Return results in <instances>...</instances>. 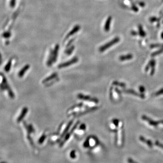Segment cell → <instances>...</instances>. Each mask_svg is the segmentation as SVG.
<instances>
[{"label":"cell","instance_id":"1","mask_svg":"<svg viewBox=\"0 0 163 163\" xmlns=\"http://www.w3.org/2000/svg\"><path fill=\"white\" fill-rule=\"evenodd\" d=\"M120 40V39L117 37L116 38H114L112 40H111V41L107 43L106 44H105L102 46H101L99 49V50L100 52H103L105 51L106 50L108 49L109 48L111 47L112 46L115 45L117 43H118Z\"/></svg>","mask_w":163,"mask_h":163},{"label":"cell","instance_id":"2","mask_svg":"<svg viewBox=\"0 0 163 163\" xmlns=\"http://www.w3.org/2000/svg\"><path fill=\"white\" fill-rule=\"evenodd\" d=\"M78 61V58L77 57H75L73 58V59H71V60L65 62V63H64L62 64H60L58 68L59 69H62V68H66L67 67L69 66H70L72 64H75L76 63H77Z\"/></svg>","mask_w":163,"mask_h":163},{"label":"cell","instance_id":"3","mask_svg":"<svg viewBox=\"0 0 163 163\" xmlns=\"http://www.w3.org/2000/svg\"><path fill=\"white\" fill-rule=\"evenodd\" d=\"M80 28V26H79V25H76L75 26L73 27V28L69 32V33L68 34V35H67L66 37L65 38V40L68 39L69 37H70L71 36H73L74 34L76 33L78 31H79Z\"/></svg>","mask_w":163,"mask_h":163},{"label":"cell","instance_id":"4","mask_svg":"<svg viewBox=\"0 0 163 163\" xmlns=\"http://www.w3.org/2000/svg\"><path fill=\"white\" fill-rule=\"evenodd\" d=\"M142 119L144 120H145L147 121H148L149 125H152V126H157L158 124L163 123V121H153V120H151L149 118L147 117L146 116H142Z\"/></svg>","mask_w":163,"mask_h":163},{"label":"cell","instance_id":"5","mask_svg":"<svg viewBox=\"0 0 163 163\" xmlns=\"http://www.w3.org/2000/svg\"><path fill=\"white\" fill-rule=\"evenodd\" d=\"M78 98H79L80 99L84 100H91L92 102H95V103H97L98 102V101L97 99L92 98L89 96H85V95H83L81 94H79L78 95Z\"/></svg>","mask_w":163,"mask_h":163},{"label":"cell","instance_id":"6","mask_svg":"<svg viewBox=\"0 0 163 163\" xmlns=\"http://www.w3.org/2000/svg\"><path fill=\"white\" fill-rule=\"evenodd\" d=\"M28 108H27V107H24V108L23 109L22 111H21V114H20L19 117L17 119V121L18 122H21L23 120V119L25 117V116L26 115V114L28 112Z\"/></svg>","mask_w":163,"mask_h":163},{"label":"cell","instance_id":"7","mask_svg":"<svg viewBox=\"0 0 163 163\" xmlns=\"http://www.w3.org/2000/svg\"><path fill=\"white\" fill-rule=\"evenodd\" d=\"M53 63H54L53 50H51L50 51V55L49 56V59H48L47 64L48 66H51L52 64Z\"/></svg>","mask_w":163,"mask_h":163},{"label":"cell","instance_id":"8","mask_svg":"<svg viewBox=\"0 0 163 163\" xmlns=\"http://www.w3.org/2000/svg\"><path fill=\"white\" fill-rule=\"evenodd\" d=\"M111 20H112V18H111V17H108L107 19L106 20L104 27V31H105L106 32H108L110 31Z\"/></svg>","mask_w":163,"mask_h":163},{"label":"cell","instance_id":"9","mask_svg":"<svg viewBox=\"0 0 163 163\" xmlns=\"http://www.w3.org/2000/svg\"><path fill=\"white\" fill-rule=\"evenodd\" d=\"M30 65L27 64L26 65H25L19 72V73H18L19 77H20V78L23 77V76H24L25 73H26V71H27L29 69H30Z\"/></svg>","mask_w":163,"mask_h":163},{"label":"cell","instance_id":"10","mask_svg":"<svg viewBox=\"0 0 163 163\" xmlns=\"http://www.w3.org/2000/svg\"><path fill=\"white\" fill-rule=\"evenodd\" d=\"M59 45H55L54 49L53 50V54H54V63H55L57 59V57L59 53Z\"/></svg>","mask_w":163,"mask_h":163},{"label":"cell","instance_id":"11","mask_svg":"<svg viewBox=\"0 0 163 163\" xmlns=\"http://www.w3.org/2000/svg\"><path fill=\"white\" fill-rule=\"evenodd\" d=\"M133 58V55L131 54H128L125 55H122L119 57V59L121 61H125L126 60H130Z\"/></svg>","mask_w":163,"mask_h":163},{"label":"cell","instance_id":"12","mask_svg":"<svg viewBox=\"0 0 163 163\" xmlns=\"http://www.w3.org/2000/svg\"><path fill=\"white\" fill-rule=\"evenodd\" d=\"M57 73H53L50 76V77H48L47 78H45V79L43 81V83H46L47 82H49L50 81L52 80L53 79L57 77Z\"/></svg>","mask_w":163,"mask_h":163},{"label":"cell","instance_id":"13","mask_svg":"<svg viewBox=\"0 0 163 163\" xmlns=\"http://www.w3.org/2000/svg\"><path fill=\"white\" fill-rule=\"evenodd\" d=\"M139 139L142 142H144L145 144H146L149 146L150 147L152 146V143L150 140L144 139V138L142 136H140Z\"/></svg>","mask_w":163,"mask_h":163},{"label":"cell","instance_id":"14","mask_svg":"<svg viewBox=\"0 0 163 163\" xmlns=\"http://www.w3.org/2000/svg\"><path fill=\"white\" fill-rule=\"evenodd\" d=\"M74 49H75V46L74 45H72L68 48H67L65 52L68 55H70L73 52Z\"/></svg>","mask_w":163,"mask_h":163},{"label":"cell","instance_id":"15","mask_svg":"<svg viewBox=\"0 0 163 163\" xmlns=\"http://www.w3.org/2000/svg\"><path fill=\"white\" fill-rule=\"evenodd\" d=\"M12 59H10L8 62V63L7 64L6 66H5V71L7 72L10 71V70L11 69V67H12Z\"/></svg>","mask_w":163,"mask_h":163},{"label":"cell","instance_id":"16","mask_svg":"<svg viewBox=\"0 0 163 163\" xmlns=\"http://www.w3.org/2000/svg\"><path fill=\"white\" fill-rule=\"evenodd\" d=\"M125 92H127V93H129L133 94V95H135L136 96H139V97H141L142 98H144V96H143L142 95H139L138 93H137L135 92L134 91H132V90H126V91H125Z\"/></svg>","mask_w":163,"mask_h":163},{"label":"cell","instance_id":"17","mask_svg":"<svg viewBox=\"0 0 163 163\" xmlns=\"http://www.w3.org/2000/svg\"><path fill=\"white\" fill-rule=\"evenodd\" d=\"M139 33L140 35L143 37H145L146 36V34H145V33L144 32V31H143L142 26L141 25L139 26Z\"/></svg>","mask_w":163,"mask_h":163},{"label":"cell","instance_id":"18","mask_svg":"<svg viewBox=\"0 0 163 163\" xmlns=\"http://www.w3.org/2000/svg\"><path fill=\"white\" fill-rule=\"evenodd\" d=\"M12 35L11 33L9 31H6L3 34V37L5 38H9L11 37Z\"/></svg>","mask_w":163,"mask_h":163},{"label":"cell","instance_id":"19","mask_svg":"<svg viewBox=\"0 0 163 163\" xmlns=\"http://www.w3.org/2000/svg\"><path fill=\"white\" fill-rule=\"evenodd\" d=\"M163 52V46L162 48H161L160 50H158V51H157V52H154V53L153 54H152L151 56H156V55H158V54H160L161 53H162Z\"/></svg>","mask_w":163,"mask_h":163},{"label":"cell","instance_id":"20","mask_svg":"<svg viewBox=\"0 0 163 163\" xmlns=\"http://www.w3.org/2000/svg\"><path fill=\"white\" fill-rule=\"evenodd\" d=\"M16 2H17V0H11V2L10 3V7H12V8L14 7L16 5Z\"/></svg>","mask_w":163,"mask_h":163},{"label":"cell","instance_id":"21","mask_svg":"<svg viewBox=\"0 0 163 163\" xmlns=\"http://www.w3.org/2000/svg\"><path fill=\"white\" fill-rule=\"evenodd\" d=\"M74 40V39H71V40H70L69 41V42H68V43L67 44V45H66L67 48H68L71 46V45H72V44Z\"/></svg>","mask_w":163,"mask_h":163},{"label":"cell","instance_id":"22","mask_svg":"<svg viewBox=\"0 0 163 163\" xmlns=\"http://www.w3.org/2000/svg\"><path fill=\"white\" fill-rule=\"evenodd\" d=\"M45 137H46V136H45V135H43L41 137V138H40V140H39V142L40 143V144H42L43 142H44V141L45 140Z\"/></svg>","mask_w":163,"mask_h":163},{"label":"cell","instance_id":"23","mask_svg":"<svg viewBox=\"0 0 163 163\" xmlns=\"http://www.w3.org/2000/svg\"><path fill=\"white\" fill-rule=\"evenodd\" d=\"M70 157H71L72 158H75V151H74V150H73V151H71V153H70Z\"/></svg>","mask_w":163,"mask_h":163},{"label":"cell","instance_id":"24","mask_svg":"<svg viewBox=\"0 0 163 163\" xmlns=\"http://www.w3.org/2000/svg\"><path fill=\"white\" fill-rule=\"evenodd\" d=\"M162 94H163V88L161 89L160 90H159V91L155 93V94H154V95L156 96H159V95Z\"/></svg>","mask_w":163,"mask_h":163},{"label":"cell","instance_id":"25","mask_svg":"<svg viewBox=\"0 0 163 163\" xmlns=\"http://www.w3.org/2000/svg\"><path fill=\"white\" fill-rule=\"evenodd\" d=\"M113 84H115V85H119V86H121V87H124L125 85L123 83H119L117 82H114Z\"/></svg>","mask_w":163,"mask_h":163},{"label":"cell","instance_id":"26","mask_svg":"<svg viewBox=\"0 0 163 163\" xmlns=\"http://www.w3.org/2000/svg\"><path fill=\"white\" fill-rule=\"evenodd\" d=\"M131 8H132V9L135 12H137L138 11V8L135 5H133Z\"/></svg>","mask_w":163,"mask_h":163},{"label":"cell","instance_id":"27","mask_svg":"<svg viewBox=\"0 0 163 163\" xmlns=\"http://www.w3.org/2000/svg\"><path fill=\"white\" fill-rule=\"evenodd\" d=\"M149 21L151 22H154V21H157V18L155 17H151L150 19H149Z\"/></svg>","mask_w":163,"mask_h":163},{"label":"cell","instance_id":"28","mask_svg":"<svg viewBox=\"0 0 163 163\" xmlns=\"http://www.w3.org/2000/svg\"><path fill=\"white\" fill-rule=\"evenodd\" d=\"M155 144H156L157 146L159 147H160V148H162V149H163V144H160V143H159V142H158V141H156V142H155Z\"/></svg>","mask_w":163,"mask_h":163},{"label":"cell","instance_id":"29","mask_svg":"<svg viewBox=\"0 0 163 163\" xmlns=\"http://www.w3.org/2000/svg\"><path fill=\"white\" fill-rule=\"evenodd\" d=\"M151 61H150L149 62V63L147 65V66L146 67V68H145V71H147L148 70V69H149V67L151 66Z\"/></svg>","mask_w":163,"mask_h":163},{"label":"cell","instance_id":"30","mask_svg":"<svg viewBox=\"0 0 163 163\" xmlns=\"http://www.w3.org/2000/svg\"><path fill=\"white\" fill-rule=\"evenodd\" d=\"M160 46V45H152L150 46V47L151 48H154L158 47Z\"/></svg>","mask_w":163,"mask_h":163},{"label":"cell","instance_id":"31","mask_svg":"<svg viewBox=\"0 0 163 163\" xmlns=\"http://www.w3.org/2000/svg\"><path fill=\"white\" fill-rule=\"evenodd\" d=\"M144 90H145V88H144L143 87H140L139 88V90L140 92H144Z\"/></svg>","mask_w":163,"mask_h":163},{"label":"cell","instance_id":"32","mask_svg":"<svg viewBox=\"0 0 163 163\" xmlns=\"http://www.w3.org/2000/svg\"><path fill=\"white\" fill-rule=\"evenodd\" d=\"M139 5L140 6V7H144V6H145V4L144 3H142V2H141V3H139Z\"/></svg>","mask_w":163,"mask_h":163},{"label":"cell","instance_id":"33","mask_svg":"<svg viewBox=\"0 0 163 163\" xmlns=\"http://www.w3.org/2000/svg\"><path fill=\"white\" fill-rule=\"evenodd\" d=\"M131 34L133 36H136L138 34H137V32H136L135 31H132L131 32Z\"/></svg>","mask_w":163,"mask_h":163},{"label":"cell","instance_id":"34","mask_svg":"<svg viewBox=\"0 0 163 163\" xmlns=\"http://www.w3.org/2000/svg\"><path fill=\"white\" fill-rule=\"evenodd\" d=\"M161 38H162V39H163V32H162V33L161 34Z\"/></svg>","mask_w":163,"mask_h":163},{"label":"cell","instance_id":"35","mask_svg":"<svg viewBox=\"0 0 163 163\" xmlns=\"http://www.w3.org/2000/svg\"><path fill=\"white\" fill-rule=\"evenodd\" d=\"M1 59H2V55H1V53H0V61L1 60Z\"/></svg>","mask_w":163,"mask_h":163}]
</instances>
